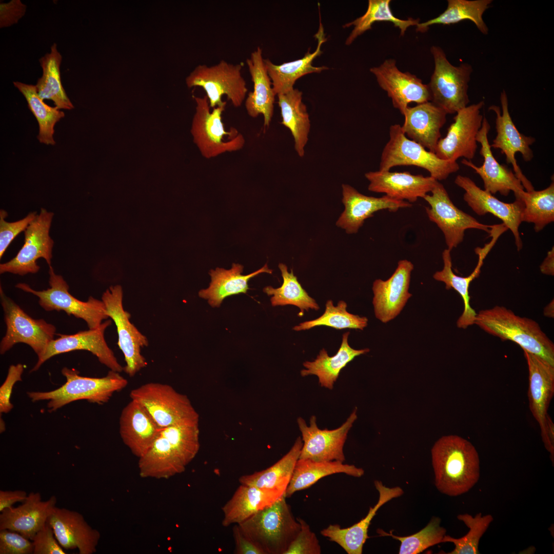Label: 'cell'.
<instances>
[{
	"instance_id": "1",
	"label": "cell",
	"mask_w": 554,
	"mask_h": 554,
	"mask_svg": "<svg viewBox=\"0 0 554 554\" xmlns=\"http://www.w3.org/2000/svg\"><path fill=\"white\" fill-rule=\"evenodd\" d=\"M199 423L174 425L162 428L140 457L142 478L168 479L184 472L200 449Z\"/></svg>"
},
{
	"instance_id": "2",
	"label": "cell",
	"mask_w": 554,
	"mask_h": 554,
	"mask_svg": "<svg viewBox=\"0 0 554 554\" xmlns=\"http://www.w3.org/2000/svg\"><path fill=\"white\" fill-rule=\"evenodd\" d=\"M431 454L435 485L441 493L460 496L478 482L479 457L467 440L457 435L443 436L433 445Z\"/></svg>"
},
{
	"instance_id": "3",
	"label": "cell",
	"mask_w": 554,
	"mask_h": 554,
	"mask_svg": "<svg viewBox=\"0 0 554 554\" xmlns=\"http://www.w3.org/2000/svg\"><path fill=\"white\" fill-rule=\"evenodd\" d=\"M474 324L502 341H511L523 350L554 365V344L535 321L496 306L477 313Z\"/></svg>"
},
{
	"instance_id": "4",
	"label": "cell",
	"mask_w": 554,
	"mask_h": 554,
	"mask_svg": "<svg viewBox=\"0 0 554 554\" xmlns=\"http://www.w3.org/2000/svg\"><path fill=\"white\" fill-rule=\"evenodd\" d=\"M285 494L238 524L243 534L264 554H285L301 529Z\"/></svg>"
},
{
	"instance_id": "5",
	"label": "cell",
	"mask_w": 554,
	"mask_h": 554,
	"mask_svg": "<svg viewBox=\"0 0 554 554\" xmlns=\"http://www.w3.org/2000/svg\"><path fill=\"white\" fill-rule=\"evenodd\" d=\"M62 373L66 379L63 385L50 391L28 392L29 397L33 402L49 400L47 407L50 411H53L77 400L106 403L114 392L123 389L128 384L127 380L120 372L111 370L102 378L82 377L77 370L67 367H64Z\"/></svg>"
},
{
	"instance_id": "6",
	"label": "cell",
	"mask_w": 554,
	"mask_h": 554,
	"mask_svg": "<svg viewBox=\"0 0 554 554\" xmlns=\"http://www.w3.org/2000/svg\"><path fill=\"white\" fill-rule=\"evenodd\" d=\"M389 134V139L381 154L379 170L388 171L398 166H414L424 169L429 176L440 181L459 170L457 161L441 159L408 138L400 125L390 126Z\"/></svg>"
},
{
	"instance_id": "7",
	"label": "cell",
	"mask_w": 554,
	"mask_h": 554,
	"mask_svg": "<svg viewBox=\"0 0 554 554\" xmlns=\"http://www.w3.org/2000/svg\"><path fill=\"white\" fill-rule=\"evenodd\" d=\"M430 52L434 63L433 72L427 84L430 102L447 114L456 113L469 103L468 89L472 67L467 63L453 66L440 47L431 46Z\"/></svg>"
},
{
	"instance_id": "8",
	"label": "cell",
	"mask_w": 554,
	"mask_h": 554,
	"mask_svg": "<svg viewBox=\"0 0 554 554\" xmlns=\"http://www.w3.org/2000/svg\"><path fill=\"white\" fill-rule=\"evenodd\" d=\"M193 97L196 108L191 132L202 155L211 159L241 149L245 142L243 135L234 128L227 131L224 127L222 114L226 106L216 107L211 111L206 95Z\"/></svg>"
},
{
	"instance_id": "9",
	"label": "cell",
	"mask_w": 554,
	"mask_h": 554,
	"mask_svg": "<svg viewBox=\"0 0 554 554\" xmlns=\"http://www.w3.org/2000/svg\"><path fill=\"white\" fill-rule=\"evenodd\" d=\"M129 396L146 409L161 429L199 423V415L187 396L168 384L146 383L132 390Z\"/></svg>"
},
{
	"instance_id": "10",
	"label": "cell",
	"mask_w": 554,
	"mask_h": 554,
	"mask_svg": "<svg viewBox=\"0 0 554 554\" xmlns=\"http://www.w3.org/2000/svg\"><path fill=\"white\" fill-rule=\"evenodd\" d=\"M242 68L241 63L233 64L223 60L213 66L199 65L187 76L186 84L188 88H202L211 108L226 106V102L222 100L224 95L234 107H239L248 92Z\"/></svg>"
},
{
	"instance_id": "11",
	"label": "cell",
	"mask_w": 554,
	"mask_h": 554,
	"mask_svg": "<svg viewBox=\"0 0 554 554\" xmlns=\"http://www.w3.org/2000/svg\"><path fill=\"white\" fill-rule=\"evenodd\" d=\"M49 274L50 287L46 290H35L26 283H18L15 287L37 296L39 305L46 311L63 310L84 320L90 329L98 328L103 320L109 318L102 300L90 296L86 302L81 301L69 293L68 284L61 275L55 273L52 266Z\"/></svg>"
},
{
	"instance_id": "12",
	"label": "cell",
	"mask_w": 554,
	"mask_h": 554,
	"mask_svg": "<svg viewBox=\"0 0 554 554\" xmlns=\"http://www.w3.org/2000/svg\"><path fill=\"white\" fill-rule=\"evenodd\" d=\"M1 303L4 312L6 332L0 344L2 354L18 343L28 345L38 358L54 339L55 327L43 319H33L28 315L0 288Z\"/></svg>"
},
{
	"instance_id": "13",
	"label": "cell",
	"mask_w": 554,
	"mask_h": 554,
	"mask_svg": "<svg viewBox=\"0 0 554 554\" xmlns=\"http://www.w3.org/2000/svg\"><path fill=\"white\" fill-rule=\"evenodd\" d=\"M423 199L429 205L425 210L429 220L442 231L450 251L463 241L465 231L476 229L490 233L492 226L482 224L470 215L457 207L451 200L444 186L437 181L431 191Z\"/></svg>"
},
{
	"instance_id": "14",
	"label": "cell",
	"mask_w": 554,
	"mask_h": 554,
	"mask_svg": "<svg viewBox=\"0 0 554 554\" xmlns=\"http://www.w3.org/2000/svg\"><path fill=\"white\" fill-rule=\"evenodd\" d=\"M102 300L105 305L108 316L116 327L117 344L126 362L124 371L129 376L133 377L147 365L141 349L148 346L147 338L131 323L130 314L123 307V290L120 285L110 287L103 293Z\"/></svg>"
},
{
	"instance_id": "15",
	"label": "cell",
	"mask_w": 554,
	"mask_h": 554,
	"mask_svg": "<svg viewBox=\"0 0 554 554\" xmlns=\"http://www.w3.org/2000/svg\"><path fill=\"white\" fill-rule=\"evenodd\" d=\"M54 213L41 208L36 218L24 231V244L10 261L0 264V273L9 272L24 275L35 273L39 270L36 260L44 259L51 266L54 242L49 235Z\"/></svg>"
},
{
	"instance_id": "16",
	"label": "cell",
	"mask_w": 554,
	"mask_h": 554,
	"mask_svg": "<svg viewBox=\"0 0 554 554\" xmlns=\"http://www.w3.org/2000/svg\"><path fill=\"white\" fill-rule=\"evenodd\" d=\"M484 106V102L481 101L456 113L446 136L438 142L435 151L438 157L454 161L460 157L469 161L473 159L478 148L477 136L484 117L481 114Z\"/></svg>"
},
{
	"instance_id": "17",
	"label": "cell",
	"mask_w": 554,
	"mask_h": 554,
	"mask_svg": "<svg viewBox=\"0 0 554 554\" xmlns=\"http://www.w3.org/2000/svg\"><path fill=\"white\" fill-rule=\"evenodd\" d=\"M357 412L355 408L340 427L333 430L319 429L315 416L311 417L309 426L303 418H298L297 422L303 442L299 459L344 462V445L348 432L357 419Z\"/></svg>"
},
{
	"instance_id": "18",
	"label": "cell",
	"mask_w": 554,
	"mask_h": 554,
	"mask_svg": "<svg viewBox=\"0 0 554 554\" xmlns=\"http://www.w3.org/2000/svg\"><path fill=\"white\" fill-rule=\"evenodd\" d=\"M500 100L502 112L500 107L495 105L488 108L496 114L497 135L490 145L491 148L500 149L505 155L507 163L512 165L515 174L521 181L526 191L533 190L531 183L524 175L518 165L515 155L517 152H520L525 162L530 161L533 153L530 146L535 143L536 139L521 133L517 129L509 112L508 96L505 90L501 92Z\"/></svg>"
},
{
	"instance_id": "19",
	"label": "cell",
	"mask_w": 554,
	"mask_h": 554,
	"mask_svg": "<svg viewBox=\"0 0 554 554\" xmlns=\"http://www.w3.org/2000/svg\"><path fill=\"white\" fill-rule=\"evenodd\" d=\"M370 71L391 98L393 106L403 115L409 104L430 101L427 84L423 83L416 75L399 70L394 59L385 60L380 66L371 68Z\"/></svg>"
},
{
	"instance_id": "20",
	"label": "cell",
	"mask_w": 554,
	"mask_h": 554,
	"mask_svg": "<svg viewBox=\"0 0 554 554\" xmlns=\"http://www.w3.org/2000/svg\"><path fill=\"white\" fill-rule=\"evenodd\" d=\"M111 324V321L109 320L96 329H89L71 335H60V337L49 343L31 372L37 370L44 362L54 355L77 350L89 351L111 370L122 372L124 367L118 363L105 339V330Z\"/></svg>"
},
{
	"instance_id": "21",
	"label": "cell",
	"mask_w": 554,
	"mask_h": 554,
	"mask_svg": "<svg viewBox=\"0 0 554 554\" xmlns=\"http://www.w3.org/2000/svg\"><path fill=\"white\" fill-rule=\"evenodd\" d=\"M454 183L463 189V199L471 209L479 215L490 213L501 219L509 229L515 238L518 250L522 248V242L519 231L524 209L522 201L516 199L513 203H504L484 189H481L469 177L458 175Z\"/></svg>"
},
{
	"instance_id": "22",
	"label": "cell",
	"mask_w": 554,
	"mask_h": 554,
	"mask_svg": "<svg viewBox=\"0 0 554 554\" xmlns=\"http://www.w3.org/2000/svg\"><path fill=\"white\" fill-rule=\"evenodd\" d=\"M490 125L484 116L482 126L477 134V141L481 144L480 153L483 157V164L481 166L475 165L471 161L463 159L461 163L472 169L481 177L484 189L491 194L500 193L507 196L511 191L516 199H519L524 191L521 181L513 172L505 165H501L496 160L491 150L488 139Z\"/></svg>"
},
{
	"instance_id": "23",
	"label": "cell",
	"mask_w": 554,
	"mask_h": 554,
	"mask_svg": "<svg viewBox=\"0 0 554 554\" xmlns=\"http://www.w3.org/2000/svg\"><path fill=\"white\" fill-rule=\"evenodd\" d=\"M413 268L410 261L400 260L388 280L374 281L372 304L375 316L382 322L387 323L397 317L412 296L408 290Z\"/></svg>"
},
{
	"instance_id": "24",
	"label": "cell",
	"mask_w": 554,
	"mask_h": 554,
	"mask_svg": "<svg viewBox=\"0 0 554 554\" xmlns=\"http://www.w3.org/2000/svg\"><path fill=\"white\" fill-rule=\"evenodd\" d=\"M342 202L345 209L336 223L337 226L348 234L356 233L366 219L381 210L395 212L400 208H410L412 204L396 200L386 195L375 197L364 195L349 185H342Z\"/></svg>"
},
{
	"instance_id": "25",
	"label": "cell",
	"mask_w": 554,
	"mask_h": 554,
	"mask_svg": "<svg viewBox=\"0 0 554 554\" xmlns=\"http://www.w3.org/2000/svg\"><path fill=\"white\" fill-rule=\"evenodd\" d=\"M61 546L66 549L77 548L80 554H93L101 537L78 512L56 506L48 519Z\"/></svg>"
},
{
	"instance_id": "26",
	"label": "cell",
	"mask_w": 554,
	"mask_h": 554,
	"mask_svg": "<svg viewBox=\"0 0 554 554\" xmlns=\"http://www.w3.org/2000/svg\"><path fill=\"white\" fill-rule=\"evenodd\" d=\"M523 351L528 369L529 409L540 426L544 444L547 411L554 394V365L535 354Z\"/></svg>"
},
{
	"instance_id": "27",
	"label": "cell",
	"mask_w": 554,
	"mask_h": 554,
	"mask_svg": "<svg viewBox=\"0 0 554 554\" xmlns=\"http://www.w3.org/2000/svg\"><path fill=\"white\" fill-rule=\"evenodd\" d=\"M23 503L16 507L12 506L1 512L0 530L16 531L32 540L47 522L56 506L57 499L52 496L47 500L42 501L39 492H31Z\"/></svg>"
},
{
	"instance_id": "28",
	"label": "cell",
	"mask_w": 554,
	"mask_h": 554,
	"mask_svg": "<svg viewBox=\"0 0 554 554\" xmlns=\"http://www.w3.org/2000/svg\"><path fill=\"white\" fill-rule=\"evenodd\" d=\"M369 191L410 203L416 202L432 190L437 180L430 176L413 174L408 171H375L367 172Z\"/></svg>"
},
{
	"instance_id": "29",
	"label": "cell",
	"mask_w": 554,
	"mask_h": 554,
	"mask_svg": "<svg viewBox=\"0 0 554 554\" xmlns=\"http://www.w3.org/2000/svg\"><path fill=\"white\" fill-rule=\"evenodd\" d=\"M374 484L379 498L377 504L369 508L364 518L348 528H342L338 524H330L321 531L323 536L339 544L348 554L362 553L363 545L368 538V529L377 511L390 500L404 493L403 490L399 486L389 488L378 480H375Z\"/></svg>"
},
{
	"instance_id": "30",
	"label": "cell",
	"mask_w": 554,
	"mask_h": 554,
	"mask_svg": "<svg viewBox=\"0 0 554 554\" xmlns=\"http://www.w3.org/2000/svg\"><path fill=\"white\" fill-rule=\"evenodd\" d=\"M447 114L430 101L408 106L403 114L404 122L401 128L408 138L435 153Z\"/></svg>"
},
{
	"instance_id": "31",
	"label": "cell",
	"mask_w": 554,
	"mask_h": 554,
	"mask_svg": "<svg viewBox=\"0 0 554 554\" xmlns=\"http://www.w3.org/2000/svg\"><path fill=\"white\" fill-rule=\"evenodd\" d=\"M162 429L139 403L131 400L120 418V433L124 443L138 458L149 448Z\"/></svg>"
},
{
	"instance_id": "32",
	"label": "cell",
	"mask_w": 554,
	"mask_h": 554,
	"mask_svg": "<svg viewBox=\"0 0 554 554\" xmlns=\"http://www.w3.org/2000/svg\"><path fill=\"white\" fill-rule=\"evenodd\" d=\"M246 64L253 85L252 91L245 100L248 114L253 118L262 114L264 125L269 126L273 114L275 94L266 70L262 49L258 47L246 60Z\"/></svg>"
},
{
	"instance_id": "33",
	"label": "cell",
	"mask_w": 554,
	"mask_h": 554,
	"mask_svg": "<svg viewBox=\"0 0 554 554\" xmlns=\"http://www.w3.org/2000/svg\"><path fill=\"white\" fill-rule=\"evenodd\" d=\"M314 36L318 41L316 49L312 53H310L309 48L304 56L300 59L280 65L273 64L268 58L264 59L265 67L276 95L292 90L294 84L299 78L308 74L321 73L322 71L328 69V67L325 66L315 67L313 65L314 60L322 54L321 47L327 39L321 19L319 30Z\"/></svg>"
},
{
	"instance_id": "34",
	"label": "cell",
	"mask_w": 554,
	"mask_h": 554,
	"mask_svg": "<svg viewBox=\"0 0 554 554\" xmlns=\"http://www.w3.org/2000/svg\"><path fill=\"white\" fill-rule=\"evenodd\" d=\"M495 243L493 240H491V242L485 245L483 248L478 247L475 249L476 253L479 255L478 264L471 273L465 277L459 276L453 273L452 269L451 251L445 249L442 252L443 268L441 271L436 272L433 278L437 281L444 283L446 289H453L461 296L464 303V310L457 322V325L459 328L466 329L474 324L477 313L470 306L469 286L471 282L479 276L484 260Z\"/></svg>"
},
{
	"instance_id": "35",
	"label": "cell",
	"mask_w": 554,
	"mask_h": 554,
	"mask_svg": "<svg viewBox=\"0 0 554 554\" xmlns=\"http://www.w3.org/2000/svg\"><path fill=\"white\" fill-rule=\"evenodd\" d=\"M284 494L276 490L241 484L222 508V525L240 524Z\"/></svg>"
},
{
	"instance_id": "36",
	"label": "cell",
	"mask_w": 554,
	"mask_h": 554,
	"mask_svg": "<svg viewBox=\"0 0 554 554\" xmlns=\"http://www.w3.org/2000/svg\"><path fill=\"white\" fill-rule=\"evenodd\" d=\"M243 270V266L236 263H233L231 268L229 270L218 267L215 270H211L209 274L211 281L207 288L199 291V296L207 300L212 307H219L227 296L246 293L249 289L248 283L251 278L262 273L270 274L272 272L267 263L260 269L247 275L242 274Z\"/></svg>"
},
{
	"instance_id": "37",
	"label": "cell",
	"mask_w": 554,
	"mask_h": 554,
	"mask_svg": "<svg viewBox=\"0 0 554 554\" xmlns=\"http://www.w3.org/2000/svg\"><path fill=\"white\" fill-rule=\"evenodd\" d=\"M349 334L347 331L343 334L341 346L334 355L329 356L323 348L314 361L304 362L305 369L301 371V375H315L321 387L332 389L341 370L356 357L370 351L369 348L355 349L351 347L348 342Z\"/></svg>"
},
{
	"instance_id": "38",
	"label": "cell",
	"mask_w": 554,
	"mask_h": 554,
	"mask_svg": "<svg viewBox=\"0 0 554 554\" xmlns=\"http://www.w3.org/2000/svg\"><path fill=\"white\" fill-rule=\"evenodd\" d=\"M340 473L359 478L364 474V470L353 465L343 464L340 461L318 462L299 459L286 490L285 496L289 498L294 492L309 488L326 476Z\"/></svg>"
},
{
	"instance_id": "39",
	"label": "cell",
	"mask_w": 554,
	"mask_h": 554,
	"mask_svg": "<svg viewBox=\"0 0 554 554\" xmlns=\"http://www.w3.org/2000/svg\"><path fill=\"white\" fill-rule=\"evenodd\" d=\"M303 442L299 437L289 451L269 467L252 474L244 475L239 479L241 484L276 490L285 493L290 483Z\"/></svg>"
},
{
	"instance_id": "40",
	"label": "cell",
	"mask_w": 554,
	"mask_h": 554,
	"mask_svg": "<svg viewBox=\"0 0 554 554\" xmlns=\"http://www.w3.org/2000/svg\"><path fill=\"white\" fill-rule=\"evenodd\" d=\"M302 91L293 88L277 95L281 123L290 131L294 139V149L300 157L305 155V147L310 129L309 116L307 107L302 102Z\"/></svg>"
},
{
	"instance_id": "41",
	"label": "cell",
	"mask_w": 554,
	"mask_h": 554,
	"mask_svg": "<svg viewBox=\"0 0 554 554\" xmlns=\"http://www.w3.org/2000/svg\"><path fill=\"white\" fill-rule=\"evenodd\" d=\"M492 2V0H448L447 8L443 13L436 17L419 23L416 31L424 33L431 25H449L469 20L481 33L487 35L489 29L483 16Z\"/></svg>"
},
{
	"instance_id": "42",
	"label": "cell",
	"mask_w": 554,
	"mask_h": 554,
	"mask_svg": "<svg viewBox=\"0 0 554 554\" xmlns=\"http://www.w3.org/2000/svg\"><path fill=\"white\" fill-rule=\"evenodd\" d=\"M50 53L39 59L42 76L35 85L39 97L44 101L51 100L58 109L72 110L74 106L68 97L61 79L60 66L62 56L56 43L51 46Z\"/></svg>"
},
{
	"instance_id": "43",
	"label": "cell",
	"mask_w": 554,
	"mask_h": 554,
	"mask_svg": "<svg viewBox=\"0 0 554 554\" xmlns=\"http://www.w3.org/2000/svg\"><path fill=\"white\" fill-rule=\"evenodd\" d=\"M390 0H369L366 12L361 16L343 26L344 28H353L345 41L346 45H351L359 36L370 30L372 25L377 22H389L398 28L400 35L404 36L407 29L411 26H417L420 19L412 17L402 19L395 17L390 8Z\"/></svg>"
},
{
	"instance_id": "44",
	"label": "cell",
	"mask_w": 554,
	"mask_h": 554,
	"mask_svg": "<svg viewBox=\"0 0 554 554\" xmlns=\"http://www.w3.org/2000/svg\"><path fill=\"white\" fill-rule=\"evenodd\" d=\"M279 268L283 280L282 286L277 288L267 286L263 289L265 293L272 296L270 298L272 306H295L300 309L299 316H302L304 311H308L309 309L319 310V305L302 287L292 269L288 272L287 266L283 263L279 264Z\"/></svg>"
},
{
	"instance_id": "45",
	"label": "cell",
	"mask_w": 554,
	"mask_h": 554,
	"mask_svg": "<svg viewBox=\"0 0 554 554\" xmlns=\"http://www.w3.org/2000/svg\"><path fill=\"white\" fill-rule=\"evenodd\" d=\"M14 86L23 94L28 103L30 111L36 118L39 126L37 138L41 143L54 145V127L65 113L57 107L45 104L39 97L35 85L13 82Z\"/></svg>"
},
{
	"instance_id": "46",
	"label": "cell",
	"mask_w": 554,
	"mask_h": 554,
	"mask_svg": "<svg viewBox=\"0 0 554 554\" xmlns=\"http://www.w3.org/2000/svg\"><path fill=\"white\" fill-rule=\"evenodd\" d=\"M519 200L524 204L522 222L533 223L536 232L554 221L553 181L542 190L524 191Z\"/></svg>"
},
{
	"instance_id": "47",
	"label": "cell",
	"mask_w": 554,
	"mask_h": 554,
	"mask_svg": "<svg viewBox=\"0 0 554 554\" xmlns=\"http://www.w3.org/2000/svg\"><path fill=\"white\" fill-rule=\"evenodd\" d=\"M347 305L344 301H339L334 306L333 301L328 300L324 313L318 318L305 321L295 326V331L308 330L316 326H326L337 329L346 328L363 330L367 326L368 319L365 316L349 313L346 310Z\"/></svg>"
},
{
	"instance_id": "48",
	"label": "cell",
	"mask_w": 554,
	"mask_h": 554,
	"mask_svg": "<svg viewBox=\"0 0 554 554\" xmlns=\"http://www.w3.org/2000/svg\"><path fill=\"white\" fill-rule=\"evenodd\" d=\"M441 519L433 517L428 524L422 529L413 535L399 537L387 533L382 529L378 532L382 536H390L401 542L399 553L417 554L427 548L441 543L446 535V529L440 526Z\"/></svg>"
},
{
	"instance_id": "49",
	"label": "cell",
	"mask_w": 554,
	"mask_h": 554,
	"mask_svg": "<svg viewBox=\"0 0 554 554\" xmlns=\"http://www.w3.org/2000/svg\"><path fill=\"white\" fill-rule=\"evenodd\" d=\"M459 520L469 528V530L464 536L454 538L445 535L442 543L451 542L455 545L454 549L448 554H478L479 544L481 538L488 528L493 518L490 515L482 516L481 513L473 517L467 513L457 516Z\"/></svg>"
},
{
	"instance_id": "50",
	"label": "cell",
	"mask_w": 554,
	"mask_h": 554,
	"mask_svg": "<svg viewBox=\"0 0 554 554\" xmlns=\"http://www.w3.org/2000/svg\"><path fill=\"white\" fill-rule=\"evenodd\" d=\"M36 212H30L20 220L8 222L5 220L7 212L0 211V259L6 250L15 238L22 231H25L29 225L36 218Z\"/></svg>"
},
{
	"instance_id": "51",
	"label": "cell",
	"mask_w": 554,
	"mask_h": 554,
	"mask_svg": "<svg viewBox=\"0 0 554 554\" xmlns=\"http://www.w3.org/2000/svg\"><path fill=\"white\" fill-rule=\"evenodd\" d=\"M296 520L301 525L300 531L285 554H320L321 548L315 534L304 520Z\"/></svg>"
},
{
	"instance_id": "52",
	"label": "cell",
	"mask_w": 554,
	"mask_h": 554,
	"mask_svg": "<svg viewBox=\"0 0 554 554\" xmlns=\"http://www.w3.org/2000/svg\"><path fill=\"white\" fill-rule=\"evenodd\" d=\"M33 550L32 540L16 531L0 530V554H31Z\"/></svg>"
},
{
	"instance_id": "53",
	"label": "cell",
	"mask_w": 554,
	"mask_h": 554,
	"mask_svg": "<svg viewBox=\"0 0 554 554\" xmlns=\"http://www.w3.org/2000/svg\"><path fill=\"white\" fill-rule=\"evenodd\" d=\"M32 541L34 546L33 554L66 553L57 540L53 529L48 521L36 533Z\"/></svg>"
},
{
	"instance_id": "54",
	"label": "cell",
	"mask_w": 554,
	"mask_h": 554,
	"mask_svg": "<svg viewBox=\"0 0 554 554\" xmlns=\"http://www.w3.org/2000/svg\"><path fill=\"white\" fill-rule=\"evenodd\" d=\"M24 370L21 364L11 365L5 382L0 388V412L8 413L13 408L10 402L12 390L14 384L21 381L22 375Z\"/></svg>"
},
{
	"instance_id": "55",
	"label": "cell",
	"mask_w": 554,
	"mask_h": 554,
	"mask_svg": "<svg viewBox=\"0 0 554 554\" xmlns=\"http://www.w3.org/2000/svg\"><path fill=\"white\" fill-rule=\"evenodd\" d=\"M27 6L20 0L0 4V28L15 24L25 15Z\"/></svg>"
},
{
	"instance_id": "56",
	"label": "cell",
	"mask_w": 554,
	"mask_h": 554,
	"mask_svg": "<svg viewBox=\"0 0 554 554\" xmlns=\"http://www.w3.org/2000/svg\"><path fill=\"white\" fill-rule=\"evenodd\" d=\"M233 536L235 545V553L264 554L261 549L243 534L238 524L233 528Z\"/></svg>"
},
{
	"instance_id": "57",
	"label": "cell",
	"mask_w": 554,
	"mask_h": 554,
	"mask_svg": "<svg viewBox=\"0 0 554 554\" xmlns=\"http://www.w3.org/2000/svg\"><path fill=\"white\" fill-rule=\"evenodd\" d=\"M27 492L22 490H0V512L5 509L13 506L18 502H23L27 498Z\"/></svg>"
},
{
	"instance_id": "58",
	"label": "cell",
	"mask_w": 554,
	"mask_h": 554,
	"mask_svg": "<svg viewBox=\"0 0 554 554\" xmlns=\"http://www.w3.org/2000/svg\"><path fill=\"white\" fill-rule=\"evenodd\" d=\"M540 271L544 274L554 275V249L553 247L547 253L546 257L540 266Z\"/></svg>"
},
{
	"instance_id": "59",
	"label": "cell",
	"mask_w": 554,
	"mask_h": 554,
	"mask_svg": "<svg viewBox=\"0 0 554 554\" xmlns=\"http://www.w3.org/2000/svg\"><path fill=\"white\" fill-rule=\"evenodd\" d=\"M553 300H552L544 309V315L549 318H553L554 306Z\"/></svg>"
}]
</instances>
